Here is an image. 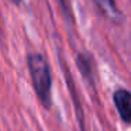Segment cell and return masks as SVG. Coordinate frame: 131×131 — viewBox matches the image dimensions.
Listing matches in <instances>:
<instances>
[{
    "label": "cell",
    "instance_id": "1",
    "mask_svg": "<svg viewBox=\"0 0 131 131\" xmlns=\"http://www.w3.org/2000/svg\"><path fill=\"white\" fill-rule=\"evenodd\" d=\"M27 63H28L35 94H37L38 100L41 102V104L45 108H49L51 107L52 78L48 62L41 54L34 52V54H30L27 57Z\"/></svg>",
    "mask_w": 131,
    "mask_h": 131
},
{
    "label": "cell",
    "instance_id": "2",
    "mask_svg": "<svg viewBox=\"0 0 131 131\" xmlns=\"http://www.w3.org/2000/svg\"><path fill=\"white\" fill-rule=\"evenodd\" d=\"M113 102L121 120L131 124V93L125 89H118L113 94Z\"/></svg>",
    "mask_w": 131,
    "mask_h": 131
},
{
    "label": "cell",
    "instance_id": "3",
    "mask_svg": "<svg viewBox=\"0 0 131 131\" xmlns=\"http://www.w3.org/2000/svg\"><path fill=\"white\" fill-rule=\"evenodd\" d=\"M78 68L80 69L82 75L92 82V58L86 54H79L78 57Z\"/></svg>",
    "mask_w": 131,
    "mask_h": 131
},
{
    "label": "cell",
    "instance_id": "4",
    "mask_svg": "<svg viewBox=\"0 0 131 131\" xmlns=\"http://www.w3.org/2000/svg\"><path fill=\"white\" fill-rule=\"evenodd\" d=\"M96 3L99 4V7L110 17H120L118 12L116 9V4H114V0H96Z\"/></svg>",
    "mask_w": 131,
    "mask_h": 131
},
{
    "label": "cell",
    "instance_id": "5",
    "mask_svg": "<svg viewBox=\"0 0 131 131\" xmlns=\"http://www.w3.org/2000/svg\"><path fill=\"white\" fill-rule=\"evenodd\" d=\"M23 0H12V3H14V4H20Z\"/></svg>",
    "mask_w": 131,
    "mask_h": 131
}]
</instances>
